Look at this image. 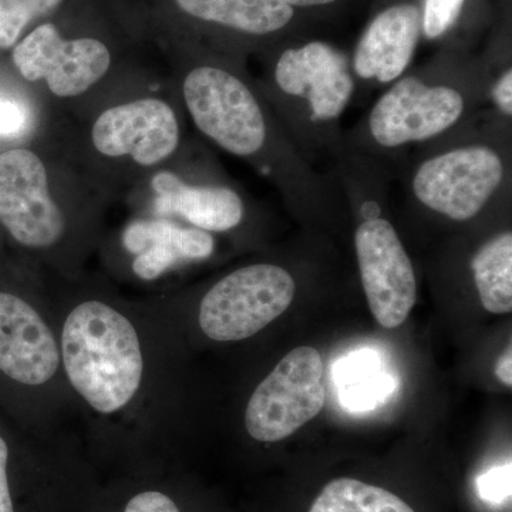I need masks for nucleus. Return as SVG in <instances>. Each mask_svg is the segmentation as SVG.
Masks as SVG:
<instances>
[{"label": "nucleus", "mask_w": 512, "mask_h": 512, "mask_svg": "<svg viewBox=\"0 0 512 512\" xmlns=\"http://www.w3.org/2000/svg\"><path fill=\"white\" fill-rule=\"evenodd\" d=\"M330 174L356 212L355 248L367 303L384 329H396L416 305L412 259L393 222L384 215L393 175L375 158L345 147Z\"/></svg>", "instance_id": "4"}, {"label": "nucleus", "mask_w": 512, "mask_h": 512, "mask_svg": "<svg viewBox=\"0 0 512 512\" xmlns=\"http://www.w3.org/2000/svg\"><path fill=\"white\" fill-rule=\"evenodd\" d=\"M309 512H414L396 494L353 480L338 478L330 481L313 501Z\"/></svg>", "instance_id": "18"}, {"label": "nucleus", "mask_w": 512, "mask_h": 512, "mask_svg": "<svg viewBox=\"0 0 512 512\" xmlns=\"http://www.w3.org/2000/svg\"><path fill=\"white\" fill-rule=\"evenodd\" d=\"M62 356L70 383L99 413L123 409L143 379L136 329L126 316L101 302H84L67 316Z\"/></svg>", "instance_id": "6"}, {"label": "nucleus", "mask_w": 512, "mask_h": 512, "mask_svg": "<svg viewBox=\"0 0 512 512\" xmlns=\"http://www.w3.org/2000/svg\"><path fill=\"white\" fill-rule=\"evenodd\" d=\"M183 93L198 130L229 154L261 160L262 171L293 207L326 208L339 197L333 178L305 160L281 120L234 73L195 67L185 77Z\"/></svg>", "instance_id": "1"}, {"label": "nucleus", "mask_w": 512, "mask_h": 512, "mask_svg": "<svg viewBox=\"0 0 512 512\" xmlns=\"http://www.w3.org/2000/svg\"><path fill=\"white\" fill-rule=\"evenodd\" d=\"M8 458V444L0 437V512H15L9 487Z\"/></svg>", "instance_id": "26"}, {"label": "nucleus", "mask_w": 512, "mask_h": 512, "mask_svg": "<svg viewBox=\"0 0 512 512\" xmlns=\"http://www.w3.org/2000/svg\"><path fill=\"white\" fill-rule=\"evenodd\" d=\"M510 477L511 470L505 467L491 470L490 473L485 474L478 481V490H480L481 497L490 501V503L505 500V497L510 495Z\"/></svg>", "instance_id": "23"}, {"label": "nucleus", "mask_w": 512, "mask_h": 512, "mask_svg": "<svg viewBox=\"0 0 512 512\" xmlns=\"http://www.w3.org/2000/svg\"><path fill=\"white\" fill-rule=\"evenodd\" d=\"M490 101L494 104V110L504 116L512 117V69L505 67L500 73L494 74L490 86Z\"/></svg>", "instance_id": "22"}, {"label": "nucleus", "mask_w": 512, "mask_h": 512, "mask_svg": "<svg viewBox=\"0 0 512 512\" xmlns=\"http://www.w3.org/2000/svg\"><path fill=\"white\" fill-rule=\"evenodd\" d=\"M279 120L305 160L329 174L345 150L340 119L356 92L345 53L311 40L279 53L272 69Z\"/></svg>", "instance_id": "5"}, {"label": "nucleus", "mask_w": 512, "mask_h": 512, "mask_svg": "<svg viewBox=\"0 0 512 512\" xmlns=\"http://www.w3.org/2000/svg\"><path fill=\"white\" fill-rule=\"evenodd\" d=\"M0 221L30 248L50 247L63 235L62 211L50 197L45 165L32 151L0 154Z\"/></svg>", "instance_id": "9"}, {"label": "nucleus", "mask_w": 512, "mask_h": 512, "mask_svg": "<svg viewBox=\"0 0 512 512\" xmlns=\"http://www.w3.org/2000/svg\"><path fill=\"white\" fill-rule=\"evenodd\" d=\"M511 120L481 111L466 124L419 147L399 168L404 194L417 207L464 224L511 194Z\"/></svg>", "instance_id": "2"}, {"label": "nucleus", "mask_w": 512, "mask_h": 512, "mask_svg": "<svg viewBox=\"0 0 512 512\" xmlns=\"http://www.w3.org/2000/svg\"><path fill=\"white\" fill-rule=\"evenodd\" d=\"M180 261H183V259L171 249L150 247L137 255L133 264V271L136 272L138 278L144 279V281H154L158 276L163 275L168 268Z\"/></svg>", "instance_id": "21"}, {"label": "nucleus", "mask_w": 512, "mask_h": 512, "mask_svg": "<svg viewBox=\"0 0 512 512\" xmlns=\"http://www.w3.org/2000/svg\"><path fill=\"white\" fill-rule=\"evenodd\" d=\"M57 367L59 348L42 316L19 296L0 292V370L16 382L40 386Z\"/></svg>", "instance_id": "13"}, {"label": "nucleus", "mask_w": 512, "mask_h": 512, "mask_svg": "<svg viewBox=\"0 0 512 512\" xmlns=\"http://www.w3.org/2000/svg\"><path fill=\"white\" fill-rule=\"evenodd\" d=\"M124 245L133 254L150 247L171 249L183 261H200L214 252V238L198 228H181L168 221L133 222L124 232Z\"/></svg>", "instance_id": "17"}, {"label": "nucleus", "mask_w": 512, "mask_h": 512, "mask_svg": "<svg viewBox=\"0 0 512 512\" xmlns=\"http://www.w3.org/2000/svg\"><path fill=\"white\" fill-rule=\"evenodd\" d=\"M175 3L192 18L251 36L284 32L296 16V10L281 0H175Z\"/></svg>", "instance_id": "15"}, {"label": "nucleus", "mask_w": 512, "mask_h": 512, "mask_svg": "<svg viewBox=\"0 0 512 512\" xmlns=\"http://www.w3.org/2000/svg\"><path fill=\"white\" fill-rule=\"evenodd\" d=\"M285 5L291 6L292 9H313V8H326V6L333 5L338 0H281Z\"/></svg>", "instance_id": "28"}, {"label": "nucleus", "mask_w": 512, "mask_h": 512, "mask_svg": "<svg viewBox=\"0 0 512 512\" xmlns=\"http://www.w3.org/2000/svg\"><path fill=\"white\" fill-rule=\"evenodd\" d=\"M26 121L28 116L19 103L0 97V136L10 137L22 133Z\"/></svg>", "instance_id": "24"}, {"label": "nucleus", "mask_w": 512, "mask_h": 512, "mask_svg": "<svg viewBox=\"0 0 512 512\" xmlns=\"http://www.w3.org/2000/svg\"><path fill=\"white\" fill-rule=\"evenodd\" d=\"M421 36V8L394 3L377 13L357 42L352 67L356 82L390 86L407 73Z\"/></svg>", "instance_id": "12"}, {"label": "nucleus", "mask_w": 512, "mask_h": 512, "mask_svg": "<svg viewBox=\"0 0 512 512\" xmlns=\"http://www.w3.org/2000/svg\"><path fill=\"white\" fill-rule=\"evenodd\" d=\"M62 2L63 0H0V49L15 45L29 22L52 12Z\"/></svg>", "instance_id": "19"}, {"label": "nucleus", "mask_w": 512, "mask_h": 512, "mask_svg": "<svg viewBox=\"0 0 512 512\" xmlns=\"http://www.w3.org/2000/svg\"><path fill=\"white\" fill-rule=\"evenodd\" d=\"M151 185L157 194V214L181 215L202 231H229L244 220V201L232 188L188 185L173 173L157 174Z\"/></svg>", "instance_id": "14"}, {"label": "nucleus", "mask_w": 512, "mask_h": 512, "mask_svg": "<svg viewBox=\"0 0 512 512\" xmlns=\"http://www.w3.org/2000/svg\"><path fill=\"white\" fill-rule=\"evenodd\" d=\"M323 359L318 350L293 349L256 387L245 412L252 439L275 443L292 436L325 406Z\"/></svg>", "instance_id": "8"}, {"label": "nucleus", "mask_w": 512, "mask_h": 512, "mask_svg": "<svg viewBox=\"0 0 512 512\" xmlns=\"http://www.w3.org/2000/svg\"><path fill=\"white\" fill-rule=\"evenodd\" d=\"M494 74L456 63L404 73L357 124L345 147L386 165L394 153L447 136L483 111Z\"/></svg>", "instance_id": "3"}, {"label": "nucleus", "mask_w": 512, "mask_h": 512, "mask_svg": "<svg viewBox=\"0 0 512 512\" xmlns=\"http://www.w3.org/2000/svg\"><path fill=\"white\" fill-rule=\"evenodd\" d=\"M295 278L275 264L239 268L212 286L202 299V332L217 342L251 338L291 306Z\"/></svg>", "instance_id": "7"}, {"label": "nucleus", "mask_w": 512, "mask_h": 512, "mask_svg": "<svg viewBox=\"0 0 512 512\" xmlns=\"http://www.w3.org/2000/svg\"><path fill=\"white\" fill-rule=\"evenodd\" d=\"M495 376L498 377L501 383L505 384V386H512V353L511 346L503 355L500 356V359L497 360V365H495Z\"/></svg>", "instance_id": "27"}, {"label": "nucleus", "mask_w": 512, "mask_h": 512, "mask_svg": "<svg viewBox=\"0 0 512 512\" xmlns=\"http://www.w3.org/2000/svg\"><path fill=\"white\" fill-rule=\"evenodd\" d=\"M474 284L485 311L504 315L512 311V232H500L485 241L471 261Z\"/></svg>", "instance_id": "16"}, {"label": "nucleus", "mask_w": 512, "mask_h": 512, "mask_svg": "<svg viewBox=\"0 0 512 512\" xmlns=\"http://www.w3.org/2000/svg\"><path fill=\"white\" fill-rule=\"evenodd\" d=\"M124 512H180L170 497L158 491H146L131 498Z\"/></svg>", "instance_id": "25"}, {"label": "nucleus", "mask_w": 512, "mask_h": 512, "mask_svg": "<svg viewBox=\"0 0 512 512\" xmlns=\"http://www.w3.org/2000/svg\"><path fill=\"white\" fill-rule=\"evenodd\" d=\"M13 62L29 82L46 80L56 96L74 97L99 82L111 56L100 40H66L53 23H45L15 47Z\"/></svg>", "instance_id": "10"}, {"label": "nucleus", "mask_w": 512, "mask_h": 512, "mask_svg": "<svg viewBox=\"0 0 512 512\" xmlns=\"http://www.w3.org/2000/svg\"><path fill=\"white\" fill-rule=\"evenodd\" d=\"M467 0H424L421 33L429 40L441 39L456 26Z\"/></svg>", "instance_id": "20"}, {"label": "nucleus", "mask_w": 512, "mask_h": 512, "mask_svg": "<svg viewBox=\"0 0 512 512\" xmlns=\"http://www.w3.org/2000/svg\"><path fill=\"white\" fill-rule=\"evenodd\" d=\"M92 138L103 156L130 154L138 164L154 165L177 150L180 127L167 103L144 99L101 113L94 123Z\"/></svg>", "instance_id": "11"}]
</instances>
